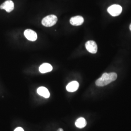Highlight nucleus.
Wrapping results in <instances>:
<instances>
[{
  "label": "nucleus",
  "mask_w": 131,
  "mask_h": 131,
  "mask_svg": "<svg viewBox=\"0 0 131 131\" xmlns=\"http://www.w3.org/2000/svg\"><path fill=\"white\" fill-rule=\"evenodd\" d=\"M117 78V74L115 72L104 73L101 78L96 81V84L98 86H103L109 84Z\"/></svg>",
  "instance_id": "f257e3e1"
},
{
  "label": "nucleus",
  "mask_w": 131,
  "mask_h": 131,
  "mask_svg": "<svg viewBox=\"0 0 131 131\" xmlns=\"http://www.w3.org/2000/svg\"><path fill=\"white\" fill-rule=\"evenodd\" d=\"M57 18L54 15H50L44 18L42 20V25L45 27H51L56 24Z\"/></svg>",
  "instance_id": "f03ea898"
},
{
  "label": "nucleus",
  "mask_w": 131,
  "mask_h": 131,
  "mask_svg": "<svg viewBox=\"0 0 131 131\" xmlns=\"http://www.w3.org/2000/svg\"><path fill=\"white\" fill-rule=\"evenodd\" d=\"M122 8L119 5H114L108 8L107 11L111 16L116 17L121 14Z\"/></svg>",
  "instance_id": "7ed1b4c3"
},
{
  "label": "nucleus",
  "mask_w": 131,
  "mask_h": 131,
  "mask_svg": "<svg viewBox=\"0 0 131 131\" xmlns=\"http://www.w3.org/2000/svg\"><path fill=\"white\" fill-rule=\"evenodd\" d=\"M85 46L89 52L91 53H96L97 52L98 47L96 43L93 40H89L86 42Z\"/></svg>",
  "instance_id": "20e7f679"
},
{
  "label": "nucleus",
  "mask_w": 131,
  "mask_h": 131,
  "mask_svg": "<svg viewBox=\"0 0 131 131\" xmlns=\"http://www.w3.org/2000/svg\"><path fill=\"white\" fill-rule=\"evenodd\" d=\"M24 36L30 41H35L38 38L37 34L31 29H27L24 31Z\"/></svg>",
  "instance_id": "39448f33"
},
{
  "label": "nucleus",
  "mask_w": 131,
  "mask_h": 131,
  "mask_svg": "<svg viewBox=\"0 0 131 131\" xmlns=\"http://www.w3.org/2000/svg\"><path fill=\"white\" fill-rule=\"evenodd\" d=\"M0 8L1 9H5L7 12H10L14 9V3L11 0H7L1 5Z\"/></svg>",
  "instance_id": "423d86ee"
},
{
  "label": "nucleus",
  "mask_w": 131,
  "mask_h": 131,
  "mask_svg": "<svg viewBox=\"0 0 131 131\" xmlns=\"http://www.w3.org/2000/svg\"><path fill=\"white\" fill-rule=\"evenodd\" d=\"M84 19L80 16L72 17L70 19V23L73 26H79L84 23Z\"/></svg>",
  "instance_id": "0eeeda50"
},
{
  "label": "nucleus",
  "mask_w": 131,
  "mask_h": 131,
  "mask_svg": "<svg viewBox=\"0 0 131 131\" xmlns=\"http://www.w3.org/2000/svg\"><path fill=\"white\" fill-rule=\"evenodd\" d=\"M79 84L77 81H72L70 83L66 86V89L68 91L70 92H73L78 89Z\"/></svg>",
  "instance_id": "6e6552de"
},
{
  "label": "nucleus",
  "mask_w": 131,
  "mask_h": 131,
  "mask_svg": "<svg viewBox=\"0 0 131 131\" xmlns=\"http://www.w3.org/2000/svg\"><path fill=\"white\" fill-rule=\"evenodd\" d=\"M37 93L39 95L44 97L45 98H49L50 96V94L47 89L43 86H41L37 89Z\"/></svg>",
  "instance_id": "1a4fd4ad"
},
{
  "label": "nucleus",
  "mask_w": 131,
  "mask_h": 131,
  "mask_svg": "<svg viewBox=\"0 0 131 131\" xmlns=\"http://www.w3.org/2000/svg\"><path fill=\"white\" fill-rule=\"evenodd\" d=\"M52 70V67L49 63H43L39 67V70L42 73L50 72Z\"/></svg>",
  "instance_id": "9d476101"
},
{
  "label": "nucleus",
  "mask_w": 131,
  "mask_h": 131,
  "mask_svg": "<svg viewBox=\"0 0 131 131\" xmlns=\"http://www.w3.org/2000/svg\"><path fill=\"white\" fill-rule=\"evenodd\" d=\"M86 121L83 117H80L75 122V125L78 128H83L86 125Z\"/></svg>",
  "instance_id": "9b49d317"
},
{
  "label": "nucleus",
  "mask_w": 131,
  "mask_h": 131,
  "mask_svg": "<svg viewBox=\"0 0 131 131\" xmlns=\"http://www.w3.org/2000/svg\"><path fill=\"white\" fill-rule=\"evenodd\" d=\"M14 131H24L23 128H22L21 127H17V128L15 129V130H14Z\"/></svg>",
  "instance_id": "f8f14e48"
},
{
  "label": "nucleus",
  "mask_w": 131,
  "mask_h": 131,
  "mask_svg": "<svg viewBox=\"0 0 131 131\" xmlns=\"http://www.w3.org/2000/svg\"><path fill=\"white\" fill-rule=\"evenodd\" d=\"M57 131H63V130L62 129H61V128H60V129H59Z\"/></svg>",
  "instance_id": "ddd939ff"
},
{
  "label": "nucleus",
  "mask_w": 131,
  "mask_h": 131,
  "mask_svg": "<svg viewBox=\"0 0 131 131\" xmlns=\"http://www.w3.org/2000/svg\"><path fill=\"white\" fill-rule=\"evenodd\" d=\"M130 30L131 31V24H130Z\"/></svg>",
  "instance_id": "4468645a"
}]
</instances>
